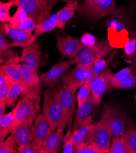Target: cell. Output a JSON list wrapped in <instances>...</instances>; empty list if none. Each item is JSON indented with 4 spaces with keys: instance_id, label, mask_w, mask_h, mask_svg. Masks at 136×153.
Masks as SVG:
<instances>
[{
    "instance_id": "45",
    "label": "cell",
    "mask_w": 136,
    "mask_h": 153,
    "mask_svg": "<svg viewBox=\"0 0 136 153\" xmlns=\"http://www.w3.org/2000/svg\"><path fill=\"white\" fill-rule=\"evenodd\" d=\"M12 81L3 72L0 71V87H4Z\"/></svg>"
},
{
    "instance_id": "7",
    "label": "cell",
    "mask_w": 136,
    "mask_h": 153,
    "mask_svg": "<svg viewBox=\"0 0 136 153\" xmlns=\"http://www.w3.org/2000/svg\"><path fill=\"white\" fill-rule=\"evenodd\" d=\"M107 20L106 26L109 29L117 33L128 30L132 36L136 37V30L133 29L135 26L132 23V15L127 7L116 8Z\"/></svg>"
},
{
    "instance_id": "22",
    "label": "cell",
    "mask_w": 136,
    "mask_h": 153,
    "mask_svg": "<svg viewBox=\"0 0 136 153\" xmlns=\"http://www.w3.org/2000/svg\"><path fill=\"white\" fill-rule=\"evenodd\" d=\"M60 10L50 15L48 17L39 23H37L34 30V36L37 39L40 35L53 30L57 26Z\"/></svg>"
},
{
    "instance_id": "29",
    "label": "cell",
    "mask_w": 136,
    "mask_h": 153,
    "mask_svg": "<svg viewBox=\"0 0 136 153\" xmlns=\"http://www.w3.org/2000/svg\"><path fill=\"white\" fill-rule=\"evenodd\" d=\"M116 89H129L136 87V76L131 74L118 82L111 85Z\"/></svg>"
},
{
    "instance_id": "39",
    "label": "cell",
    "mask_w": 136,
    "mask_h": 153,
    "mask_svg": "<svg viewBox=\"0 0 136 153\" xmlns=\"http://www.w3.org/2000/svg\"><path fill=\"white\" fill-rule=\"evenodd\" d=\"M124 51L125 54L129 57H133L136 53V39H130L125 45Z\"/></svg>"
},
{
    "instance_id": "32",
    "label": "cell",
    "mask_w": 136,
    "mask_h": 153,
    "mask_svg": "<svg viewBox=\"0 0 136 153\" xmlns=\"http://www.w3.org/2000/svg\"><path fill=\"white\" fill-rule=\"evenodd\" d=\"M90 94H91V88H90L89 80L80 88L77 95L78 108L88 98Z\"/></svg>"
},
{
    "instance_id": "18",
    "label": "cell",
    "mask_w": 136,
    "mask_h": 153,
    "mask_svg": "<svg viewBox=\"0 0 136 153\" xmlns=\"http://www.w3.org/2000/svg\"><path fill=\"white\" fill-rule=\"evenodd\" d=\"M51 131L48 120L43 114H40L37 117L33 126L32 140L33 145L39 153L45 139Z\"/></svg>"
},
{
    "instance_id": "10",
    "label": "cell",
    "mask_w": 136,
    "mask_h": 153,
    "mask_svg": "<svg viewBox=\"0 0 136 153\" xmlns=\"http://www.w3.org/2000/svg\"><path fill=\"white\" fill-rule=\"evenodd\" d=\"M95 134L92 143L98 148L101 153L110 152L111 139L113 136L112 130L108 122L104 119L94 123Z\"/></svg>"
},
{
    "instance_id": "23",
    "label": "cell",
    "mask_w": 136,
    "mask_h": 153,
    "mask_svg": "<svg viewBox=\"0 0 136 153\" xmlns=\"http://www.w3.org/2000/svg\"><path fill=\"white\" fill-rule=\"evenodd\" d=\"M78 3L76 0H70L66 5L60 9L57 27L60 29H64L68 21L73 17Z\"/></svg>"
},
{
    "instance_id": "30",
    "label": "cell",
    "mask_w": 136,
    "mask_h": 153,
    "mask_svg": "<svg viewBox=\"0 0 136 153\" xmlns=\"http://www.w3.org/2000/svg\"><path fill=\"white\" fill-rule=\"evenodd\" d=\"M14 6L12 1L0 3V21L1 23H9L11 20L10 15V10L11 7Z\"/></svg>"
},
{
    "instance_id": "16",
    "label": "cell",
    "mask_w": 136,
    "mask_h": 153,
    "mask_svg": "<svg viewBox=\"0 0 136 153\" xmlns=\"http://www.w3.org/2000/svg\"><path fill=\"white\" fill-rule=\"evenodd\" d=\"M41 48L38 40L36 39L25 47L23 50L20 62L39 74L40 65Z\"/></svg>"
},
{
    "instance_id": "28",
    "label": "cell",
    "mask_w": 136,
    "mask_h": 153,
    "mask_svg": "<svg viewBox=\"0 0 136 153\" xmlns=\"http://www.w3.org/2000/svg\"><path fill=\"white\" fill-rule=\"evenodd\" d=\"M0 62L1 64H14L20 62L18 53L11 48L0 50Z\"/></svg>"
},
{
    "instance_id": "5",
    "label": "cell",
    "mask_w": 136,
    "mask_h": 153,
    "mask_svg": "<svg viewBox=\"0 0 136 153\" xmlns=\"http://www.w3.org/2000/svg\"><path fill=\"white\" fill-rule=\"evenodd\" d=\"M14 6L22 8L36 24L48 17L53 9L45 0H11Z\"/></svg>"
},
{
    "instance_id": "46",
    "label": "cell",
    "mask_w": 136,
    "mask_h": 153,
    "mask_svg": "<svg viewBox=\"0 0 136 153\" xmlns=\"http://www.w3.org/2000/svg\"><path fill=\"white\" fill-rule=\"evenodd\" d=\"M7 105V102H0V117L4 114Z\"/></svg>"
},
{
    "instance_id": "48",
    "label": "cell",
    "mask_w": 136,
    "mask_h": 153,
    "mask_svg": "<svg viewBox=\"0 0 136 153\" xmlns=\"http://www.w3.org/2000/svg\"><path fill=\"white\" fill-rule=\"evenodd\" d=\"M131 67L132 68V74L136 76V57Z\"/></svg>"
},
{
    "instance_id": "2",
    "label": "cell",
    "mask_w": 136,
    "mask_h": 153,
    "mask_svg": "<svg viewBox=\"0 0 136 153\" xmlns=\"http://www.w3.org/2000/svg\"><path fill=\"white\" fill-rule=\"evenodd\" d=\"M116 9V0H84L76 11L83 18L96 22L112 14Z\"/></svg>"
},
{
    "instance_id": "9",
    "label": "cell",
    "mask_w": 136,
    "mask_h": 153,
    "mask_svg": "<svg viewBox=\"0 0 136 153\" xmlns=\"http://www.w3.org/2000/svg\"><path fill=\"white\" fill-rule=\"evenodd\" d=\"M40 102L36 99L25 95L16 106V112L15 120L11 128L27 121H34L39 110Z\"/></svg>"
},
{
    "instance_id": "40",
    "label": "cell",
    "mask_w": 136,
    "mask_h": 153,
    "mask_svg": "<svg viewBox=\"0 0 136 153\" xmlns=\"http://www.w3.org/2000/svg\"><path fill=\"white\" fill-rule=\"evenodd\" d=\"M13 82L11 81L6 85L0 87V102H7L10 90Z\"/></svg>"
},
{
    "instance_id": "38",
    "label": "cell",
    "mask_w": 136,
    "mask_h": 153,
    "mask_svg": "<svg viewBox=\"0 0 136 153\" xmlns=\"http://www.w3.org/2000/svg\"><path fill=\"white\" fill-rule=\"evenodd\" d=\"M131 74H132L131 67H128L122 69V70H120L118 73L114 74L112 79L110 83V85H112L118 82V81L124 79L125 78L127 77V76H129Z\"/></svg>"
},
{
    "instance_id": "33",
    "label": "cell",
    "mask_w": 136,
    "mask_h": 153,
    "mask_svg": "<svg viewBox=\"0 0 136 153\" xmlns=\"http://www.w3.org/2000/svg\"><path fill=\"white\" fill-rule=\"evenodd\" d=\"M108 62L104 59H101L96 60L93 64L90 65L91 70L94 76H97L101 74L103 72L108 69Z\"/></svg>"
},
{
    "instance_id": "21",
    "label": "cell",
    "mask_w": 136,
    "mask_h": 153,
    "mask_svg": "<svg viewBox=\"0 0 136 153\" xmlns=\"http://www.w3.org/2000/svg\"><path fill=\"white\" fill-rule=\"evenodd\" d=\"M64 128L59 126L54 131H51L45 139L39 153L59 152L64 142Z\"/></svg>"
},
{
    "instance_id": "36",
    "label": "cell",
    "mask_w": 136,
    "mask_h": 153,
    "mask_svg": "<svg viewBox=\"0 0 136 153\" xmlns=\"http://www.w3.org/2000/svg\"><path fill=\"white\" fill-rule=\"evenodd\" d=\"M28 15L25 10H24L22 8L18 7L16 13L12 15V17H11V20L9 24L11 26H13L26 20L27 19H28Z\"/></svg>"
},
{
    "instance_id": "37",
    "label": "cell",
    "mask_w": 136,
    "mask_h": 153,
    "mask_svg": "<svg viewBox=\"0 0 136 153\" xmlns=\"http://www.w3.org/2000/svg\"><path fill=\"white\" fill-rule=\"evenodd\" d=\"M64 153H73L74 152V146L72 139V131L71 127H68V132L64 137V145H63Z\"/></svg>"
},
{
    "instance_id": "43",
    "label": "cell",
    "mask_w": 136,
    "mask_h": 153,
    "mask_svg": "<svg viewBox=\"0 0 136 153\" xmlns=\"http://www.w3.org/2000/svg\"><path fill=\"white\" fill-rule=\"evenodd\" d=\"M81 42L84 47H88L94 45L95 42V37L90 34H85L81 38Z\"/></svg>"
},
{
    "instance_id": "24",
    "label": "cell",
    "mask_w": 136,
    "mask_h": 153,
    "mask_svg": "<svg viewBox=\"0 0 136 153\" xmlns=\"http://www.w3.org/2000/svg\"><path fill=\"white\" fill-rule=\"evenodd\" d=\"M123 136L130 153H136V127L134 121L131 118L126 122Z\"/></svg>"
},
{
    "instance_id": "14",
    "label": "cell",
    "mask_w": 136,
    "mask_h": 153,
    "mask_svg": "<svg viewBox=\"0 0 136 153\" xmlns=\"http://www.w3.org/2000/svg\"><path fill=\"white\" fill-rule=\"evenodd\" d=\"M73 64H74L73 60L57 62L48 71L39 76L41 87H54L59 82V79L64 72Z\"/></svg>"
},
{
    "instance_id": "12",
    "label": "cell",
    "mask_w": 136,
    "mask_h": 153,
    "mask_svg": "<svg viewBox=\"0 0 136 153\" xmlns=\"http://www.w3.org/2000/svg\"><path fill=\"white\" fill-rule=\"evenodd\" d=\"M59 90L63 109V118L59 126L65 128L66 125H68V127H71L77 101L75 95L68 87L63 84L60 87Z\"/></svg>"
},
{
    "instance_id": "20",
    "label": "cell",
    "mask_w": 136,
    "mask_h": 153,
    "mask_svg": "<svg viewBox=\"0 0 136 153\" xmlns=\"http://www.w3.org/2000/svg\"><path fill=\"white\" fill-rule=\"evenodd\" d=\"M33 121H27L22 123L12 129L11 135L17 148L32 142L33 132Z\"/></svg>"
},
{
    "instance_id": "15",
    "label": "cell",
    "mask_w": 136,
    "mask_h": 153,
    "mask_svg": "<svg viewBox=\"0 0 136 153\" xmlns=\"http://www.w3.org/2000/svg\"><path fill=\"white\" fill-rule=\"evenodd\" d=\"M56 38L58 50L69 60L74 59L80 50L85 47L80 40L69 35L57 34Z\"/></svg>"
},
{
    "instance_id": "26",
    "label": "cell",
    "mask_w": 136,
    "mask_h": 153,
    "mask_svg": "<svg viewBox=\"0 0 136 153\" xmlns=\"http://www.w3.org/2000/svg\"><path fill=\"white\" fill-rule=\"evenodd\" d=\"M27 88L26 87L21 85L20 84L14 82L13 83L7 100V106L11 108H14L16 102L17 100L18 97L20 95H26Z\"/></svg>"
},
{
    "instance_id": "3",
    "label": "cell",
    "mask_w": 136,
    "mask_h": 153,
    "mask_svg": "<svg viewBox=\"0 0 136 153\" xmlns=\"http://www.w3.org/2000/svg\"><path fill=\"white\" fill-rule=\"evenodd\" d=\"M115 50L108 40H103L96 42L92 45L84 47L73 60L77 66L90 65L98 59L111 56Z\"/></svg>"
},
{
    "instance_id": "49",
    "label": "cell",
    "mask_w": 136,
    "mask_h": 153,
    "mask_svg": "<svg viewBox=\"0 0 136 153\" xmlns=\"http://www.w3.org/2000/svg\"><path fill=\"white\" fill-rule=\"evenodd\" d=\"M135 102H136V94H135Z\"/></svg>"
},
{
    "instance_id": "31",
    "label": "cell",
    "mask_w": 136,
    "mask_h": 153,
    "mask_svg": "<svg viewBox=\"0 0 136 153\" xmlns=\"http://www.w3.org/2000/svg\"><path fill=\"white\" fill-rule=\"evenodd\" d=\"M17 152V146L11 135L3 143H0V152L1 153H16Z\"/></svg>"
},
{
    "instance_id": "13",
    "label": "cell",
    "mask_w": 136,
    "mask_h": 153,
    "mask_svg": "<svg viewBox=\"0 0 136 153\" xmlns=\"http://www.w3.org/2000/svg\"><path fill=\"white\" fill-rule=\"evenodd\" d=\"M113 76L112 72L107 69L101 74L94 76L90 80L91 94L94 98L95 106L100 104L103 96L107 90L108 85L111 83Z\"/></svg>"
},
{
    "instance_id": "1",
    "label": "cell",
    "mask_w": 136,
    "mask_h": 153,
    "mask_svg": "<svg viewBox=\"0 0 136 153\" xmlns=\"http://www.w3.org/2000/svg\"><path fill=\"white\" fill-rule=\"evenodd\" d=\"M42 112L50 123L51 131H54L61 123L63 118L59 90L56 87H48L43 92Z\"/></svg>"
},
{
    "instance_id": "47",
    "label": "cell",
    "mask_w": 136,
    "mask_h": 153,
    "mask_svg": "<svg viewBox=\"0 0 136 153\" xmlns=\"http://www.w3.org/2000/svg\"><path fill=\"white\" fill-rule=\"evenodd\" d=\"M45 1H47L49 5L51 7L53 8V7L59 1H61V0H45Z\"/></svg>"
},
{
    "instance_id": "44",
    "label": "cell",
    "mask_w": 136,
    "mask_h": 153,
    "mask_svg": "<svg viewBox=\"0 0 136 153\" xmlns=\"http://www.w3.org/2000/svg\"><path fill=\"white\" fill-rule=\"evenodd\" d=\"M12 129L10 127L1 128L0 129V143H3L4 140L6 137L9 134H11Z\"/></svg>"
},
{
    "instance_id": "25",
    "label": "cell",
    "mask_w": 136,
    "mask_h": 153,
    "mask_svg": "<svg viewBox=\"0 0 136 153\" xmlns=\"http://www.w3.org/2000/svg\"><path fill=\"white\" fill-rule=\"evenodd\" d=\"M0 71L6 74L13 82L26 87L22 73L17 67L9 64H1L0 67Z\"/></svg>"
},
{
    "instance_id": "50",
    "label": "cell",
    "mask_w": 136,
    "mask_h": 153,
    "mask_svg": "<svg viewBox=\"0 0 136 153\" xmlns=\"http://www.w3.org/2000/svg\"><path fill=\"white\" fill-rule=\"evenodd\" d=\"M135 1H136V0H135Z\"/></svg>"
},
{
    "instance_id": "42",
    "label": "cell",
    "mask_w": 136,
    "mask_h": 153,
    "mask_svg": "<svg viewBox=\"0 0 136 153\" xmlns=\"http://www.w3.org/2000/svg\"><path fill=\"white\" fill-rule=\"evenodd\" d=\"M76 153H101L98 148L92 142L85 147L78 150Z\"/></svg>"
},
{
    "instance_id": "19",
    "label": "cell",
    "mask_w": 136,
    "mask_h": 153,
    "mask_svg": "<svg viewBox=\"0 0 136 153\" xmlns=\"http://www.w3.org/2000/svg\"><path fill=\"white\" fill-rule=\"evenodd\" d=\"M95 105L94 98L92 94L80 106L75 116L72 131H75L84 124L91 123V114Z\"/></svg>"
},
{
    "instance_id": "17",
    "label": "cell",
    "mask_w": 136,
    "mask_h": 153,
    "mask_svg": "<svg viewBox=\"0 0 136 153\" xmlns=\"http://www.w3.org/2000/svg\"><path fill=\"white\" fill-rule=\"evenodd\" d=\"M95 127L94 124L86 123L75 131H72L74 152L87 146L94 139Z\"/></svg>"
},
{
    "instance_id": "27",
    "label": "cell",
    "mask_w": 136,
    "mask_h": 153,
    "mask_svg": "<svg viewBox=\"0 0 136 153\" xmlns=\"http://www.w3.org/2000/svg\"><path fill=\"white\" fill-rule=\"evenodd\" d=\"M110 153H130L123 136L113 135Z\"/></svg>"
},
{
    "instance_id": "35",
    "label": "cell",
    "mask_w": 136,
    "mask_h": 153,
    "mask_svg": "<svg viewBox=\"0 0 136 153\" xmlns=\"http://www.w3.org/2000/svg\"><path fill=\"white\" fill-rule=\"evenodd\" d=\"M16 112V108L15 107L12 111L8 114H4L3 115L0 117V127L1 128L11 127L15 120Z\"/></svg>"
},
{
    "instance_id": "4",
    "label": "cell",
    "mask_w": 136,
    "mask_h": 153,
    "mask_svg": "<svg viewBox=\"0 0 136 153\" xmlns=\"http://www.w3.org/2000/svg\"><path fill=\"white\" fill-rule=\"evenodd\" d=\"M0 29V50L14 47H27L37 39L31 33L12 27L9 23H1Z\"/></svg>"
},
{
    "instance_id": "8",
    "label": "cell",
    "mask_w": 136,
    "mask_h": 153,
    "mask_svg": "<svg viewBox=\"0 0 136 153\" xmlns=\"http://www.w3.org/2000/svg\"><path fill=\"white\" fill-rule=\"evenodd\" d=\"M94 77L90 65L77 66L61 76L63 84L68 87L75 95L77 91L87 81Z\"/></svg>"
},
{
    "instance_id": "11",
    "label": "cell",
    "mask_w": 136,
    "mask_h": 153,
    "mask_svg": "<svg viewBox=\"0 0 136 153\" xmlns=\"http://www.w3.org/2000/svg\"><path fill=\"white\" fill-rule=\"evenodd\" d=\"M10 65L17 67L21 71L27 88L26 95L36 99L40 102L41 85L38 74L22 64L18 63Z\"/></svg>"
},
{
    "instance_id": "6",
    "label": "cell",
    "mask_w": 136,
    "mask_h": 153,
    "mask_svg": "<svg viewBox=\"0 0 136 153\" xmlns=\"http://www.w3.org/2000/svg\"><path fill=\"white\" fill-rule=\"evenodd\" d=\"M101 117V119L106 120L108 122L113 135H123L126 128V116L121 108L113 104H104Z\"/></svg>"
},
{
    "instance_id": "41",
    "label": "cell",
    "mask_w": 136,
    "mask_h": 153,
    "mask_svg": "<svg viewBox=\"0 0 136 153\" xmlns=\"http://www.w3.org/2000/svg\"><path fill=\"white\" fill-rule=\"evenodd\" d=\"M19 153H39V151L35 148L32 142L22 145L18 148Z\"/></svg>"
},
{
    "instance_id": "34",
    "label": "cell",
    "mask_w": 136,
    "mask_h": 153,
    "mask_svg": "<svg viewBox=\"0 0 136 153\" xmlns=\"http://www.w3.org/2000/svg\"><path fill=\"white\" fill-rule=\"evenodd\" d=\"M36 25L37 24L36 22L33 19L28 17V19H27L26 20L21 23H19L12 27L22 30L25 32L32 33L33 32V30H34L36 29Z\"/></svg>"
}]
</instances>
